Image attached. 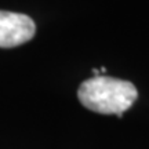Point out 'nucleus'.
Segmentation results:
<instances>
[{
  "label": "nucleus",
  "mask_w": 149,
  "mask_h": 149,
  "mask_svg": "<svg viewBox=\"0 0 149 149\" xmlns=\"http://www.w3.org/2000/svg\"><path fill=\"white\" fill-rule=\"evenodd\" d=\"M77 97L81 105L90 111L122 117L138 98V91L131 81L100 74L84 80L77 90Z\"/></svg>",
  "instance_id": "nucleus-1"
},
{
  "label": "nucleus",
  "mask_w": 149,
  "mask_h": 149,
  "mask_svg": "<svg viewBox=\"0 0 149 149\" xmlns=\"http://www.w3.org/2000/svg\"><path fill=\"white\" fill-rule=\"evenodd\" d=\"M36 25L26 14L0 10V47L11 48L33 39Z\"/></svg>",
  "instance_id": "nucleus-2"
}]
</instances>
